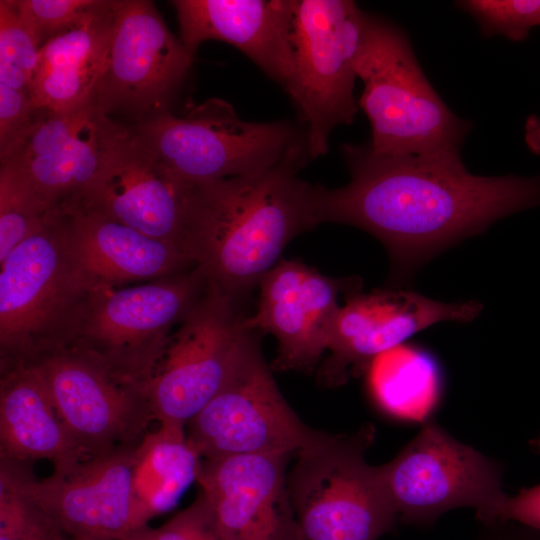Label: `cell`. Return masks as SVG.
<instances>
[{"label":"cell","mask_w":540,"mask_h":540,"mask_svg":"<svg viewBox=\"0 0 540 540\" xmlns=\"http://www.w3.org/2000/svg\"><path fill=\"white\" fill-rule=\"evenodd\" d=\"M342 153L351 179L336 189L319 186V222L352 225L380 240L396 282L500 218L540 205V175L478 176L461 157L382 155L369 144H345Z\"/></svg>","instance_id":"6da1fadb"},{"label":"cell","mask_w":540,"mask_h":540,"mask_svg":"<svg viewBox=\"0 0 540 540\" xmlns=\"http://www.w3.org/2000/svg\"><path fill=\"white\" fill-rule=\"evenodd\" d=\"M306 156L301 137L263 171L191 186L181 245L209 285L236 299L259 285L294 237L320 224L319 186L297 176Z\"/></svg>","instance_id":"7a4b0ae2"},{"label":"cell","mask_w":540,"mask_h":540,"mask_svg":"<svg viewBox=\"0 0 540 540\" xmlns=\"http://www.w3.org/2000/svg\"><path fill=\"white\" fill-rule=\"evenodd\" d=\"M356 72L364 86L358 106L370 121L374 152L460 158L472 124L429 83L403 31L367 15Z\"/></svg>","instance_id":"3957f363"},{"label":"cell","mask_w":540,"mask_h":540,"mask_svg":"<svg viewBox=\"0 0 540 540\" xmlns=\"http://www.w3.org/2000/svg\"><path fill=\"white\" fill-rule=\"evenodd\" d=\"M374 433L371 424L350 435L322 432L297 452L287 480L305 540H378L394 528L378 466L365 460Z\"/></svg>","instance_id":"277c9868"},{"label":"cell","mask_w":540,"mask_h":540,"mask_svg":"<svg viewBox=\"0 0 540 540\" xmlns=\"http://www.w3.org/2000/svg\"><path fill=\"white\" fill-rule=\"evenodd\" d=\"M1 363L63 345L89 289L67 250L61 211L0 261Z\"/></svg>","instance_id":"5b68a950"},{"label":"cell","mask_w":540,"mask_h":540,"mask_svg":"<svg viewBox=\"0 0 540 540\" xmlns=\"http://www.w3.org/2000/svg\"><path fill=\"white\" fill-rule=\"evenodd\" d=\"M294 75L286 92L306 124L309 158L326 154L333 129L353 121L356 60L367 15L348 0H290Z\"/></svg>","instance_id":"8992f818"},{"label":"cell","mask_w":540,"mask_h":540,"mask_svg":"<svg viewBox=\"0 0 540 540\" xmlns=\"http://www.w3.org/2000/svg\"><path fill=\"white\" fill-rule=\"evenodd\" d=\"M206 288L205 276L194 266L143 285L91 289L63 345L93 355L141 385L173 325L184 319Z\"/></svg>","instance_id":"52a82bcc"},{"label":"cell","mask_w":540,"mask_h":540,"mask_svg":"<svg viewBox=\"0 0 540 540\" xmlns=\"http://www.w3.org/2000/svg\"><path fill=\"white\" fill-rule=\"evenodd\" d=\"M378 471L398 520L406 524L430 526L460 507L474 508L482 524L496 523L508 497L502 466L433 420Z\"/></svg>","instance_id":"ba28073f"},{"label":"cell","mask_w":540,"mask_h":540,"mask_svg":"<svg viewBox=\"0 0 540 540\" xmlns=\"http://www.w3.org/2000/svg\"><path fill=\"white\" fill-rule=\"evenodd\" d=\"M136 133L189 186L263 171L300 138L285 122L244 121L217 98L189 106L179 116L161 112Z\"/></svg>","instance_id":"9c48e42d"},{"label":"cell","mask_w":540,"mask_h":540,"mask_svg":"<svg viewBox=\"0 0 540 540\" xmlns=\"http://www.w3.org/2000/svg\"><path fill=\"white\" fill-rule=\"evenodd\" d=\"M243 321L235 298L207 283L141 384L154 421L186 426L214 398L252 333Z\"/></svg>","instance_id":"30bf717a"},{"label":"cell","mask_w":540,"mask_h":540,"mask_svg":"<svg viewBox=\"0 0 540 540\" xmlns=\"http://www.w3.org/2000/svg\"><path fill=\"white\" fill-rule=\"evenodd\" d=\"M252 333L224 386L186 424L202 459L290 455L322 433L302 422L286 402Z\"/></svg>","instance_id":"8fae6325"},{"label":"cell","mask_w":540,"mask_h":540,"mask_svg":"<svg viewBox=\"0 0 540 540\" xmlns=\"http://www.w3.org/2000/svg\"><path fill=\"white\" fill-rule=\"evenodd\" d=\"M67 430L87 456L137 447L154 421L144 392L93 355L59 345L27 359Z\"/></svg>","instance_id":"7c38bea8"},{"label":"cell","mask_w":540,"mask_h":540,"mask_svg":"<svg viewBox=\"0 0 540 540\" xmlns=\"http://www.w3.org/2000/svg\"><path fill=\"white\" fill-rule=\"evenodd\" d=\"M135 450L90 456L43 479L30 471L27 491L51 523L73 540H134L148 527L133 499Z\"/></svg>","instance_id":"4fadbf2b"},{"label":"cell","mask_w":540,"mask_h":540,"mask_svg":"<svg viewBox=\"0 0 540 540\" xmlns=\"http://www.w3.org/2000/svg\"><path fill=\"white\" fill-rule=\"evenodd\" d=\"M190 188L136 132L124 129L92 181L71 204L97 211L147 236L182 247Z\"/></svg>","instance_id":"5bb4252c"},{"label":"cell","mask_w":540,"mask_h":540,"mask_svg":"<svg viewBox=\"0 0 540 540\" xmlns=\"http://www.w3.org/2000/svg\"><path fill=\"white\" fill-rule=\"evenodd\" d=\"M259 287L257 310L244 318V327L276 338L274 370H309L328 350L339 295L359 291L361 281L324 276L301 262L281 260Z\"/></svg>","instance_id":"9a60e30c"},{"label":"cell","mask_w":540,"mask_h":540,"mask_svg":"<svg viewBox=\"0 0 540 540\" xmlns=\"http://www.w3.org/2000/svg\"><path fill=\"white\" fill-rule=\"evenodd\" d=\"M481 310L476 301L446 303L399 288L351 293L335 318L321 377L342 384L419 331L444 321L470 322Z\"/></svg>","instance_id":"2e32d148"},{"label":"cell","mask_w":540,"mask_h":540,"mask_svg":"<svg viewBox=\"0 0 540 540\" xmlns=\"http://www.w3.org/2000/svg\"><path fill=\"white\" fill-rule=\"evenodd\" d=\"M114 31L106 74L95 96L108 112L156 109L181 83L193 54L167 28L152 1H111Z\"/></svg>","instance_id":"e0dca14e"},{"label":"cell","mask_w":540,"mask_h":540,"mask_svg":"<svg viewBox=\"0 0 540 540\" xmlns=\"http://www.w3.org/2000/svg\"><path fill=\"white\" fill-rule=\"evenodd\" d=\"M289 456L202 459L196 481L223 540H305L288 488Z\"/></svg>","instance_id":"ac0fdd59"},{"label":"cell","mask_w":540,"mask_h":540,"mask_svg":"<svg viewBox=\"0 0 540 540\" xmlns=\"http://www.w3.org/2000/svg\"><path fill=\"white\" fill-rule=\"evenodd\" d=\"M125 128L93 99L67 112L42 110L24 141L6 158L23 170L53 207L75 202Z\"/></svg>","instance_id":"d6986e66"},{"label":"cell","mask_w":540,"mask_h":540,"mask_svg":"<svg viewBox=\"0 0 540 540\" xmlns=\"http://www.w3.org/2000/svg\"><path fill=\"white\" fill-rule=\"evenodd\" d=\"M60 211L68 253L89 290L158 280L194 266L178 244L152 238L77 204Z\"/></svg>","instance_id":"ffe728a7"},{"label":"cell","mask_w":540,"mask_h":540,"mask_svg":"<svg viewBox=\"0 0 540 540\" xmlns=\"http://www.w3.org/2000/svg\"><path fill=\"white\" fill-rule=\"evenodd\" d=\"M180 40L194 55L206 40L233 45L285 90L294 75L290 0H175Z\"/></svg>","instance_id":"44dd1931"},{"label":"cell","mask_w":540,"mask_h":540,"mask_svg":"<svg viewBox=\"0 0 540 540\" xmlns=\"http://www.w3.org/2000/svg\"><path fill=\"white\" fill-rule=\"evenodd\" d=\"M114 31L111 1L96 5L39 50L30 96L36 108L67 112L95 99L106 74Z\"/></svg>","instance_id":"7402d4cb"},{"label":"cell","mask_w":540,"mask_h":540,"mask_svg":"<svg viewBox=\"0 0 540 540\" xmlns=\"http://www.w3.org/2000/svg\"><path fill=\"white\" fill-rule=\"evenodd\" d=\"M88 457L60 419L37 369L26 361L1 364L0 459H45L62 470Z\"/></svg>","instance_id":"603a6c76"},{"label":"cell","mask_w":540,"mask_h":540,"mask_svg":"<svg viewBox=\"0 0 540 540\" xmlns=\"http://www.w3.org/2000/svg\"><path fill=\"white\" fill-rule=\"evenodd\" d=\"M202 457L189 441L185 425L158 423L135 450L132 492L144 523L172 509L197 480Z\"/></svg>","instance_id":"cb8c5ba5"},{"label":"cell","mask_w":540,"mask_h":540,"mask_svg":"<svg viewBox=\"0 0 540 540\" xmlns=\"http://www.w3.org/2000/svg\"><path fill=\"white\" fill-rule=\"evenodd\" d=\"M366 370L372 397L394 416L420 419L438 401L439 368L423 349L398 345L376 356Z\"/></svg>","instance_id":"d4e9b609"},{"label":"cell","mask_w":540,"mask_h":540,"mask_svg":"<svg viewBox=\"0 0 540 540\" xmlns=\"http://www.w3.org/2000/svg\"><path fill=\"white\" fill-rule=\"evenodd\" d=\"M21 168L0 165V261L22 241L42 229L57 213Z\"/></svg>","instance_id":"484cf974"},{"label":"cell","mask_w":540,"mask_h":540,"mask_svg":"<svg viewBox=\"0 0 540 540\" xmlns=\"http://www.w3.org/2000/svg\"><path fill=\"white\" fill-rule=\"evenodd\" d=\"M0 540H59L62 533L30 497L28 463L0 459Z\"/></svg>","instance_id":"4316f807"},{"label":"cell","mask_w":540,"mask_h":540,"mask_svg":"<svg viewBox=\"0 0 540 540\" xmlns=\"http://www.w3.org/2000/svg\"><path fill=\"white\" fill-rule=\"evenodd\" d=\"M40 48L12 0L0 1V83L30 93Z\"/></svg>","instance_id":"83f0119b"},{"label":"cell","mask_w":540,"mask_h":540,"mask_svg":"<svg viewBox=\"0 0 540 540\" xmlns=\"http://www.w3.org/2000/svg\"><path fill=\"white\" fill-rule=\"evenodd\" d=\"M455 4L474 17L486 37L501 35L519 42L540 26V0H466Z\"/></svg>","instance_id":"f1b7e54d"},{"label":"cell","mask_w":540,"mask_h":540,"mask_svg":"<svg viewBox=\"0 0 540 540\" xmlns=\"http://www.w3.org/2000/svg\"><path fill=\"white\" fill-rule=\"evenodd\" d=\"M98 0H12L20 20L41 48L79 22Z\"/></svg>","instance_id":"f546056e"},{"label":"cell","mask_w":540,"mask_h":540,"mask_svg":"<svg viewBox=\"0 0 540 540\" xmlns=\"http://www.w3.org/2000/svg\"><path fill=\"white\" fill-rule=\"evenodd\" d=\"M134 540H223L210 506L199 492L195 501L158 528L149 526Z\"/></svg>","instance_id":"4dcf8cb0"},{"label":"cell","mask_w":540,"mask_h":540,"mask_svg":"<svg viewBox=\"0 0 540 540\" xmlns=\"http://www.w3.org/2000/svg\"><path fill=\"white\" fill-rule=\"evenodd\" d=\"M41 111L29 92L0 83V159L8 157L24 141Z\"/></svg>","instance_id":"1f68e13d"},{"label":"cell","mask_w":540,"mask_h":540,"mask_svg":"<svg viewBox=\"0 0 540 540\" xmlns=\"http://www.w3.org/2000/svg\"><path fill=\"white\" fill-rule=\"evenodd\" d=\"M503 521H514L540 531V484L508 496L499 522Z\"/></svg>","instance_id":"d6a6232c"},{"label":"cell","mask_w":540,"mask_h":540,"mask_svg":"<svg viewBox=\"0 0 540 540\" xmlns=\"http://www.w3.org/2000/svg\"><path fill=\"white\" fill-rule=\"evenodd\" d=\"M478 540H540V531L514 521L483 525Z\"/></svg>","instance_id":"836d02e7"},{"label":"cell","mask_w":540,"mask_h":540,"mask_svg":"<svg viewBox=\"0 0 540 540\" xmlns=\"http://www.w3.org/2000/svg\"><path fill=\"white\" fill-rule=\"evenodd\" d=\"M525 141L533 153L540 154V116L531 115L527 118Z\"/></svg>","instance_id":"e575fe53"},{"label":"cell","mask_w":540,"mask_h":540,"mask_svg":"<svg viewBox=\"0 0 540 540\" xmlns=\"http://www.w3.org/2000/svg\"><path fill=\"white\" fill-rule=\"evenodd\" d=\"M531 447L535 451L540 452V434L536 437V439L531 441Z\"/></svg>","instance_id":"d590c367"},{"label":"cell","mask_w":540,"mask_h":540,"mask_svg":"<svg viewBox=\"0 0 540 540\" xmlns=\"http://www.w3.org/2000/svg\"><path fill=\"white\" fill-rule=\"evenodd\" d=\"M59 540H67V539H65L64 537H61ZM72 540H73V539H72Z\"/></svg>","instance_id":"8d00e7d4"}]
</instances>
